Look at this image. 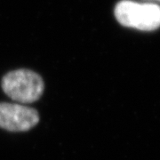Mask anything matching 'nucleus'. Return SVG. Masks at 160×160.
Wrapping results in <instances>:
<instances>
[{
  "label": "nucleus",
  "instance_id": "2",
  "mask_svg": "<svg viewBox=\"0 0 160 160\" xmlns=\"http://www.w3.org/2000/svg\"><path fill=\"white\" fill-rule=\"evenodd\" d=\"M118 22L126 27L141 30H153L160 27V6L155 4H139L124 0L115 8Z\"/></svg>",
  "mask_w": 160,
  "mask_h": 160
},
{
  "label": "nucleus",
  "instance_id": "3",
  "mask_svg": "<svg viewBox=\"0 0 160 160\" xmlns=\"http://www.w3.org/2000/svg\"><path fill=\"white\" fill-rule=\"evenodd\" d=\"M39 122L38 112L21 103L0 102V128L9 132H27Z\"/></svg>",
  "mask_w": 160,
  "mask_h": 160
},
{
  "label": "nucleus",
  "instance_id": "1",
  "mask_svg": "<svg viewBox=\"0 0 160 160\" xmlns=\"http://www.w3.org/2000/svg\"><path fill=\"white\" fill-rule=\"evenodd\" d=\"M1 85L8 97L21 104L37 102L45 89L42 78L29 69H17L7 73Z\"/></svg>",
  "mask_w": 160,
  "mask_h": 160
}]
</instances>
